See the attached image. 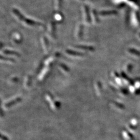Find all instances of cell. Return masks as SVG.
I'll use <instances>...</instances> for the list:
<instances>
[{
    "label": "cell",
    "instance_id": "3957f363",
    "mask_svg": "<svg viewBox=\"0 0 140 140\" xmlns=\"http://www.w3.org/2000/svg\"><path fill=\"white\" fill-rule=\"evenodd\" d=\"M50 73V68L49 67H47L43 70L41 75H40L39 79L41 81H43V80H45L46 79V78L49 76Z\"/></svg>",
    "mask_w": 140,
    "mask_h": 140
},
{
    "label": "cell",
    "instance_id": "277c9868",
    "mask_svg": "<svg viewBox=\"0 0 140 140\" xmlns=\"http://www.w3.org/2000/svg\"><path fill=\"white\" fill-rule=\"evenodd\" d=\"M42 46L43 49H44L45 52H48L49 50V44H48V42L45 37H43L42 38Z\"/></svg>",
    "mask_w": 140,
    "mask_h": 140
},
{
    "label": "cell",
    "instance_id": "7a4b0ae2",
    "mask_svg": "<svg viewBox=\"0 0 140 140\" xmlns=\"http://www.w3.org/2000/svg\"><path fill=\"white\" fill-rule=\"evenodd\" d=\"M21 100V99L19 97L13 99L9 101H7V102H6V103H5L4 104V107L5 109H9L10 107H12L15 104L18 103V102H19Z\"/></svg>",
    "mask_w": 140,
    "mask_h": 140
},
{
    "label": "cell",
    "instance_id": "ba28073f",
    "mask_svg": "<svg viewBox=\"0 0 140 140\" xmlns=\"http://www.w3.org/2000/svg\"><path fill=\"white\" fill-rule=\"evenodd\" d=\"M59 68L62 72H63L64 73H68L70 71L69 68L63 63L59 64Z\"/></svg>",
    "mask_w": 140,
    "mask_h": 140
},
{
    "label": "cell",
    "instance_id": "2e32d148",
    "mask_svg": "<svg viewBox=\"0 0 140 140\" xmlns=\"http://www.w3.org/2000/svg\"><path fill=\"white\" fill-rule=\"evenodd\" d=\"M1 60H4L5 61H7V62H13L14 61V59L10 58H7V57H3L2 56L1 57Z\"/></svg>",
    "mask_w": 140,
    "mask_h": 140
},
{
    "label": "cell",
    "instance_id": "7c38bea8",
    "mask_svg": "<svg viewBox=\"0 0 140 140\" xmlns=\"http://www.w3.org/2000/svg\"><path fill=\"white\" fill-rule=\"evenodd\" d=\"M55 24H53L52 23H51V24L49 26V33L51 35V36H52V37H53L55 36Z\"/></svg>",
    "mask_w": 140,
    "mask_h": 140
},
{
    "label": "cell",
    "instance_id": "6da1fadb",
    "mask_svg": "<svg viewBox=\"0 0 140 140\" xmlns=\"http://www.w3.org/2000/svg\"><path fill=\"white\" fill-rule=\"evenodd\" d=\"M14 12L15 14V15L17 16V17H18V18L21 21H23V22L25 23V24H26L28 25L33 26V25H38L39 24L38 23H36L34 21H33V20H30V19H28L24 18L23 16V15L21 14H20L18 11V10L14 9Z\"/></svg>",
    "mask_w": 140,
    "mask_h": 140
},
{
    "label": "cell",
    "instance_id": "5bb4252c",
    "mask_svg": "<svg viewBox=\"0 0 140 140\" xmlns=\"http://www.w3.org/2000/svg\"><path fill=\"white\" fill-rule=\"evenodd\" d=\"M82 33H83V26L80 25L79 26V28L76 33V36L78 38H80V37H81L82 35Z\"/></svg>",
    "mask_w": 140,
    "mask_h": 140
},
{
    "label": "cell",
    "instance_id": "e0dca14e",
    "mask_svg": "<svg viewBox=\"0 0 140 140\" xmlns=\"http://www.w3.org/2000/svg\"><path fill=\"white\" fill-rule=\"evenodd\" d=\"M10 81H11L13 83L14 82L16 83V82H18V78H17H17H16V77H13L11 79H10Z\"/></svg>",
    "mask_w": 140,
    "mask_h": 140
},
{
    "label": "cell",
    "instance_id": "8fae6325",
    "mask_svg": "<svg viewBox=\"0 0 140 140\" xmlns=\"http://www.w3.org/2000/svg\"><path fill=\"white\" fill-rule=\"evenodd\" d=\"M3 53L4 54L6 55H15V56H19V53H18L17 52H15L12 50H5L3 51Z\"/></svg>",
    "mask_w": 140,
    "mask_h": 140
},
{
    "label": "cell",
    "instance_id": "9c48e42d",
    "mask_svg": "<svg viewBox=\"0 0 140 140\" xmlns=\"http://www.w3.org/2000/svg\"><path fill=\"white\" fill-rule=\"evenodd\" d=\"M50 105L51 109L53 110H57L60 108V102H59V101H56V100L53 101L52 103Z\"/></svg>",
    "mask_w": 140,
    "mask_h": 140
},
{
    "label": "cell",
    "instance_id": "9a60e30c",
    "mask_svg": "<svg viewBox=\"0 0 140 140\" xmlns=\"http://www.w3.org/2000/svg\"><path fill=\"white\" fill-rule=\"evenodd\" d=\"M85 10H86V21H87V22L90 23V16L89 15V9L87 7H86Z\"/></svg>",
    "mask_w": 140,
    "mask_h": 140
},
{
    "label": "cell",
    "instance_id": "4fadbf2b",
    "mask_svg": "<svg viewBox=\"0 0 140 140\" xmlns=\"http://www.w3.org/2000/svg\"><path fill=\"white\" fill-rule=\"evenodd\" d=\"M55 58H49L48 59H47V61H46V65L48 66V67H49V66H51L52 63H53V62H55Z\"/></svg>",
    "mask_w": 140,
    "mask_h": 140
},
{
    "label": "cell",
    "instance_id": "52a82bcc",
    "mask_svg": "<svg viewBox=\"0 0 140 140\" xmlns=\"http://www.w3.org/2000/svg\"><path fill=\"white\" fill-rule=\"evenodd\" d=\"M76 48L79 49H82L84 50H87V51H93L94 50V48L92 46H84V45H78L76 46Z\"/></svg>",
    "mask_w": 140,
    "mask_h": 140
},
{
    "label": "cell",
    "instance_id": "30bf717a",
    "mask_svg": "<svg viewBox=\"0 0 140 140\" xmlns=\"http://www.w3.org/2000/svg\"><path fill=\"white\" fill-rule=\"evenodd\" d=\"M94 88L96 94H100L101 93V86L100 83L99 82H96V83H95Z\"/></svg>",
    "mask_w": 140,
    "mask_h": 140
},
{
    "label": "cell",
    "instance_id": "5b68a950",
    "mask_svg": "<svg viewBox=\"0 0 140 140\" xmlns=\"http://www.w3.org/2000/svg\"><path fill=\"white\" fill-rule=\"evenodd\" d=\"M32 83V77L30 75L26 76L24 79V87L26 88H29Z\"/></svg>",
    "mask_w": 140,
    "mask_h": 140
},
{
    "label": "cell",
    "instance_id": "8992f818",
    "mask_svg": "<svg viewBox=\"0 0 140 140\" xmlns=\"http://www.w3.org/2000/svg\"><path fill=\"white\" fill-rule=\"evenodd\" d=\"M66 53L70 56H73L75 57H80V56H83L84 55L83 53L73 51L71 50H67L66 51Z\"/></svg>",
    "mask_w": 140,
    "mask_h": 140
}]
</instances>
